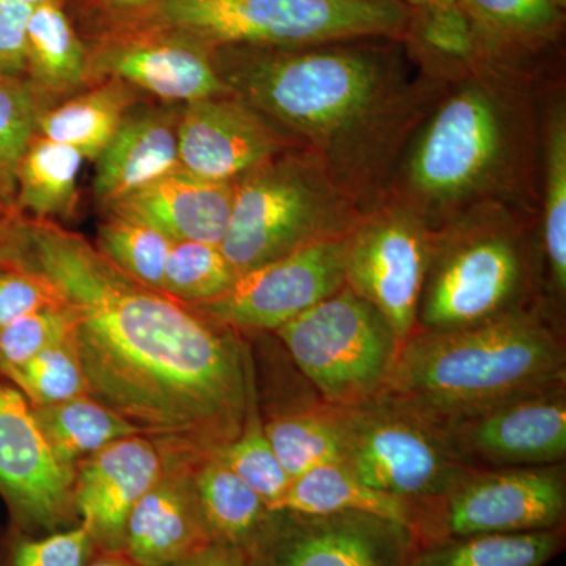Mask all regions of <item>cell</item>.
Segmentation results:
<instances>
[{
  "instance_id": "6da1fadb",
  "label": "cell",
  "mask_w": 566,
  "mask_h": 566,
  "mask_svg": "<svg viewBox=\"0 0 566 566\" xmlns=\"http://www.w3.org/2000/svg\"><path fill=\"white\" fill-rule=\"evenodd\" d=\"M0 263L55 286L92 397L159 449L197 464L241 433L255 374L238 331L129 277L50 221L10 211L0 223Z\"/></svg>"
},
{
  "instance_id": "7a4b0ae2",
  "label": "cell",
  "mask_w": 566,
  "mask_h": 566,
  "mask_svg": "<svg viewBox=\"0 0 566 566\" xmlns=\"http://www.w3.org/2000/svg\"><path fill=\"white\" fill-rule=\"evenodd\" d=\"M210 52L226 87L315 156L363 214L386 199L406 145L458 76L394 39Z\"/></svg>"
},
{
  "instance_id": "3957f363",
  "label": "cell",
  "mask_w": 566,
  "mask_h": 566,
  "mask_svg": "<svg viewBox=\"0 0 566 566\" xmlns=\"http://www.w3.org/2000/svg\"><path fill=\"white\" fill-rule=\"evenodd\" d=\"M538 77L471 66L406 145L386 199L431 230L485 203L538 221L543 107Z\"/></svg>"
},
{
  "instance_id": "277c9868",
  "label": "cell",
  "mask_w": 566,
  "mask_h": 566,
  "mask_svg": "<svg viewBox=\"0 0 566 566\" xmlns=\"http://www.w3.org/2000/svg\"><path fill=\"white\" fill-rule=\"evenodd\" d=\"M566 379L565 333L538 307L453 331H416L382 394L434 422Z\"/></svg>"
},
{
  "instance_id": "5b68a950",
  "label": "cell",
  "mask_w": 566,
  "mask_h": 566,
  "mask_svg": "<svg viewBox=\"0 0 566 566\" xmlns=\"http://www.w3.org/2000/svg\"><path fill=\"white\" fill-rule=\"evenodd\" d=\"M536 219L501 203L433 230L417 331H453L536 307Z\"/></svg>"
},
{
  "instance_id": "8992f818",
  "label": "cell",
  "mask_w": 566,
  "mask_h": 566,
  "mask_svg": "<svg viewBox=\"0 0 566 566\" xmlns=\"http://www.w3.org/2000/svg\"><path fill=\"white\" fill-rule=\"evenodd\" d=\"M221 249L238 275L304 245L348 237L363 218L311 153L294 148L233 181Z\"/></svg>"
},
{
  "instance_id": "52a82bcc",
  "label": "cell",
  "mask_w": 566,
  "mask_h": 566,
  "mask_svg": "<svg viewBox=\"0 0 566 566\" xmlns=\"http://www.w3.org/2000/svg\"><path fill=\"white\" fill-rule=\"evenodd\" d=\"M137 20L181 33L211 51L405 40L409 11L401 0H158Z\"/></svg>"
},
{
  "instance_id": "ba28073f",
  "label": "cell",
  "mask_w": 566,
  "mask_h": 566,
  "mask_svg": "<svg viewBox=\"0 0 566 566\" xmlns=\"http://www.w3.org/2000/svg\"><path fill=\"white\" fill-rule=\"evenodd\" d=\"M333 408L342 463L375 490L431 506L471 469L433 420L389 395Z\"/></svg>"
},
{
  "instance_id": "9c48e42d",
  "label": "cell",
  "mask_w": 566,
  "mask_h": 566,
  "mask_svg": "<svg viewBox=\"0 0 566 566\" xmlns=\"http://www.w3.org/2000/svg\"><path fill=\"white\" fill-rule=\"evenodd\" d=\"M274 334L318 397L333 406L381 394L403 344L385 316L346 285Z\"/></svg>"
},
{
  "instance_id": "30bf717a",
  "label": "cell",
  "mask_w": 566,
  "mask_h": 566,
  "mask_svg": "<svg viewBox=\"0 0 566 566\" xmlns=\"http://www.w3.org/2000/svg\"><path fill=\"white\" fill-rule=\"evenodd\" d=\"M565 463L469 469L431 505L427 542L564 526Z\"/></svg>"
},
{
  "instance_id": "8fae6325",
  "label": "cell",
  "mask_w": 566,
  "mask_h": 566,
  "mask_svg": "<svg viewBox=\"0 0 566 566\" xmlns=\"http://www.w3.org/2000/svg\"><path fill=\"white\" fill-rule=\"evenodd\" d=\"M433 248V230L405 205L385 199L348 234L345 285L374 305L401 342L417 312Z\"/></svg>"
},
{
  "instance_id": "7c38bea8",
  "label": "cell",
  "mask_w": 566,
  "mask_h": 566,
  "mask_svg": "<svg viewBox=\"0 0 566 566\" xmlns=\"http://www.w3.org/2000/svg\"><path fill=\"white\" fill-rule=\"evenodd\" d=\"M415 532L364 513L271 510L244 547L248 566H409Z\"/></svg>"
},
{
  "instance_id": "4fadbf2b",
  "label": "cell",
  "mask_w": 566,
  "mask_h": 566,
  "mask_svg": "<svg viewBox=\"0 0 566 566\" xmlns=\"http://www.w3.org/2000/svg\"><path fill=\"white\" fill-rule=\"evenodd\" d=\"M434 423L471 469L565 463L566 379Z\"/></svg>"
},
{
  "instance_id": "5bb4252c",
  "label": "cell",
  "mask_w": 566,
  "mask_h": 566,
  "mask_svg": "<svg viewBox=\"0 0 566 566\" xmlns=\"http://www.w3.org/2000/svg\"><path fill=\"white\" fill-rule=\"evenodd\" d=\"M348 237L304 245L238 275L222 296L189 305L234 331H274L345 286Z\"/></svg>"
},
{
  "instance_id": "9a60e30c",
  "label": "cell",
  "mask_w": 566,
  "mask_h": 566,
  "mask_svg": "<svg viewBox=\"0 0 566 566\" xmlns=\"http://www.w3.org/2000/svg\"><path fill=\"white\" fill-rule=\"evenodd\" d=\"M91 73L169 103L188 104L232 93L212 65L210 50L140 20L123 22L102 36L91 50Z\"/></svg>"
},
{
  "instance_id": "2e32d148",
  "label": "cell",
  "mask_w": 566,
  "mask_h": 566,
  "mask_svg": "<svg viewBox=\"0 0 566 566\" xmlns=\"http://www.w3.org/2000/svg\"><path fill=\"white\" fill-rule=\"evenodd\" d=\"M74 471L59 463L32 406L0 382V493L21 527L55 528L74 510Z\"/></svg>"
},
{
  "instance_id": "e0dca14e",
  "label": "cell",
  "mask_w": 566,
  "mask_h": 566,
  "mask_svg": "<svg viewBox=\"0 0 566 566\" xmlns=\"http://www.w3.org/2000/svg\"><path fill=\"white\" fill-rule=\"evenodd\" d=\"M294 148L296 142L233 93L182 104L178 158L199 177L234 181Z\"/></svg>"
},
{
  "instance_id": "ac0fdd59",
  "label": "cell",
  "mask_w": 566,
  "mask_h": 566,
  "mask_svg": "<svg viewBox=\"0 0 566 566\" xmlns=\"http://www.w3.org/2000/svg\"><path fill=\"white\" fill-rule=\"evenodd\" d=\"M166 471L163 450L145 434L104 447L74 474V510L96 549L123 553L128 517Z\"/></svg>"
},
{
  "instance_id": "d6986e66",
  "label": "cell",
  "mask_w": 566,
  "mask_h": 566,
  "mask_svg": "<svg viewBox=\"0 0 566 566\" xmlns=\"http://www.w3.org/2000/svg\"><path fill=\"white\" fill-rule=\"evenodd\" d=\"M460 3L471 32V66L539 77L547 59L564 39L565 11L551 0H460Z\"/></svg>"
},
{
  "instance_id": "ffe728a7",
  "label": "cell",
  "mask_w": 566,
  "mask_h": 566,
  "mask_svg": "<svg viewBox=\"0 0 566 566\" xmlns=\"http://www.w3.org/2000/svg\"><path fill=\"white\" fill-rule=\"evenodd\" d=\"M233 192V181L208 180L178 167L118 200L109 212L147 223L172 241L221 245Z\"/></svg>"
},
{
  "instance_id": "44dd1931",
  "label": "cell",
  "mask_w": 566,
  "mask_h": 566,
  "mask_svg": "<svg viewBox=\"0 0 566 566\" xmlns=\"http://www.w3.org/2000/svg\"><path fill=\"white\" fill-rule=\"evenodd\" d=\"M192 469L177 461L134 506L123 545L134 565L170 566L212 542L197 502Z\"/></svg>"
},
{
  "instance_id": "7402d4cb",
  "label": "cell",
  "mask_w": 566,
  "mask_h": 566,
  "mask_svg": "<svg viewBox=\"0 0 566 566\" xmlns=\"http://www.w3.org/2000/svg\"><path fill=\"white\" fill-rule=\"evenodd\" d=\"M177 107L134 106L96 158L93 191L104 208L180 167Z\"/></svg>"
},
{
  "instance_id": "603a6c76",
  "label": "cell",
  "mask_w": 566,
  "mask_h": 566,
  "mask_svg": "<svg viewBox=\"0 0 566 566\" xmlns=\"http://www.w3.org/2000/svg\"><path fill=\"white\" fill-rule=\"evenodd\" d=\"M539 230L536 232V307L565 333L566 107L564 96L543 107Z\"/></svg>"
},
{
  "instance_id": "cb8c5ba5",
  "label": "cell",
  "mask_w": 566,
  "mask_h": 566,
  "mask_svg": "<svg viewBox=\"0 0 566 566\" xmlns=\"http://www.w3.org/2000/svg\"><path fill=\"white\" fill-rule=\"evenodd\" d=\"M274 510L307 515L352 512L385 517L415 532L417 543L423 542L430 523V506L365 485L342 461L318 465L294 479Z\"/></svg>"
},
{
  "instance_id": "d4e9b609",
  "label": "cell",
  "mask_w": 566,
  "mask_h": 566,
  "mask_svg": "<svg viewBox=\"0 0 566 566\" xmlns=\"http://www.w3.org/2000/svg\"><path fill=\"white\" fill-rule=\"evenodd\" d=\"M136 104L137 95L132 85L106 80L69 102L46 107L36 122V134L76 148L85 159L96 161Z\"/></svg>"
},
{
  "instance_id": "484cf974",
  "label": "cell",
  "mask_w": 566,
  "mask_h": 566,
  "mask_svg": "<svg viewBox=\"0 0 566 566\" xmlns=\"http://www.w3.org/2000/svg\"><path fill=\"white\" fill-rule=\"evenodd\" d=\"M92 76L91 50L74 31L61 0L41 3L32 11L25 48V80L44 98L66 93Z\"/></svg>"
},
{
  "instance_id": "4316f807",
  "label": "cell",
  "mask_w": 566,
  "mask_h": 566,
  "mask_svg": "<svg viewBox=\"0 0 566 566\" xmlns=\"http://www.w3.org/2000/svg\"><path fill=\"white\" fill-rule=\"evenodd\" d=\"M84 161L76 148L36 134L18 166L13 211L31 212L39 221L73 216Z\"/></svg>"
},
{
  "instance_id": "83f0119b",
  "label": "cell",
  "mask_w": 566,
  "mask_h": 566,
  "mask_svg": "<svg viewBox=\"0 0 566 566\" xmlns=\"http://www.w3.org/2000/svg\"><path fill=\"white\" fill-rule=\"evenodd\" d=\"M192 482L212 542L244 549L270 515L266 502L218 453L193 465Z\"/></svg>"
},
{
  "instance_id": "f1b7e54d",
  "label": "cell",
  "mask_w": 566,
  "mask_h": 566,
  "mask_svg": "<svg viewBox=\"0 0 566 566\" xmlns=\"http://www.w3.org/2000/svg\"><path fill=\"white\" fill-rule=\"evenodd\" d=\"M565 545L564 526L419 543L409 566H545Z\"/></svg>"
},
{
  "instance_id": "f546056e",
  "label": "cell",
  "mask_w": 566,
  "mask_h": 566,
  "mask_svg": "<svg viewBox=\"0 0 566 566\" xmlns=\"http://www.w3.org/2000/svg\"><path fill=\"white\" fill-rule=\"evenodd\" d=\"M32 411L52 453L71 471L80 458L91 457L118 439L144 434L136 424L92 395L40 408L32 406Z\"/></svg>"
},
{
  "instance_id": "4dcf8cb0",
  "label": "cell",
  "mask_w": 566,
  "mask_h": 566,
  "mask_svg": "<svg viewBox=\"0 0 566 566\" xmlns=\"http://www.w3.org/2000/svg\"><path fill=\"white\" fill-rule=\"evenodd\" d=\"M264 431L292 482L318 465L342 461V439L333 405L322 398L305 408L271 417Z\"/></svg>"
},
{
  "instance_id": "1f68e13d",
  "label": "cell",
  "mask_w": 566,
  "mask_h": 566,
  "mask_svg": "<svg viewBox=\"0 0 566 566\" xmlns=\"http://www.w3.org/2000/svg\"><path fill=\"white\" fill-rule=\"evenodd\" d=\"M409 11L406 46L420 59L458 73L472 63V40L460 0H401Z\"/></svg>"
},
{
  "instance_id": "d6a6232c",
  "label": "cell",
  "mask_w": 566,
  "mask_h": 566,
  "mask_svg": "<svg viewBox=\"0 0 566 566\" xmlns=\"http://www.w3.org/2000/svg\"><path fill=\"white\" fill-rule=\"evenodd\" d=\"M25 77L0 73V205L13 211L17 170L46 102Z\"/></svg>"
},
{
  "instance_id": "836d02e7",
  "label": "cell",
  "mask_w": 566,
  "mask_h": 566,
  "mask_svg": "<svg viewBox=\"0 0 566 566\" xmlns=\"http://www.w3.org/2000/svg\"><path fill=\"white\" fill-rule=\"evenodd\" d=\"M174 241L144 222L109 212L99 226L96 249L137 282L163 293L164 271Z\"/></svg>"
},
{
  "instance_id": "e575fe53",
  "label": "cell",
  "mask_w": 566,
  "mask_h": 566,
  "mask_svg": "<svg viewBox=\"0 0 566 566\" xmlns=\"http://www.w3.org/2000/svg\"><path fill=\"white\" fill-rule=\"evenodd\" d=\"M218 455L266 502L270 510L279 505L292 485V479L282 468L264 431L255 382L249 392L248 412L241 433L229 446L223 447Z\"/></svg>"
},
{
  "instance_id": "d590c367",
  "label": "cell",
  "mask_w": 566,
  "mask_h": 566,
  "mask_svg": "<svg viewBox=\"0 0 566 566\" xmlns=\"http://www.w3.org/2000/svg\"><path fill=\"white\" fill-rule=\"evenodd\" d=\"M237 279L221 245L174 241L164 271L163 293L186 305L210 303Z\"/></svg>"
},
{
  "instance_id": "8d00e7d4",
  "label": "cell",
  "mask_w": 566,
  "mask_h": 566,
  "mask_svg": "<svg viewBox=\"0 0 566 566\" xmlns=\"http://www.w3.org/2000/svg\"><path fill=\"white\" fill-rule=\"evenodd\" d=\"M2 376L21 390L33 408L91 395L73 335L48 346L29 363Z\"/></svg>"
},
{
  "instance_id": "74e56055",
  "label": "cell",
  "mask_w": 566,
  "mask_h": 566,
  "mask_svg": "<svg viewBox=\"0 0 566 566\" xmlns=\"http://www.w3.org/2000/svg\"><path fill=\"white\" fill-rule=\"evenodd\" d=\"M95 553L82 526L41 538L11 534L0 539V566H87Z\"/></svg>"
},
{
  "instance_id": "f35d334b",
  "label": "cell",
  "mask_w": 566,
  "mask_h": 566,
  "mask_svg": "<svg viewBox=\"0 0 566 566\" xmlns=\"http://www.w3.org/2000/svg\"><path fill=\"white\" fill-rule=\"evenodd\" d=\"M70 335H73V318L65 304L7 324L0 329V375L21 367Z\"/></svg>"
},
{
  "instance_id": "ab89813d",
  "label": "cell",
  "mask_w": 566,
  "mask_h": 566,
  "mask_svg": "<svg viewBox=\"0 0 566 566\" xmlns=\"http://www.w3.org/2000/svg\"><path fill=\"white\" fill-rule=\"evenodd\" d=\"M61 305V293L46 279L0 263V329L22 316Z\"/></svg>"
},
{
  "instance_id": "60d3db41",
  "label": "cell",
  "mask_w": 566,
  "mask_h": 566,
  "mask_svg": "<svg viewBox=\"0 0 566 566\" xmlns=\"http://www.w3.org/2000/svg\"><path fill=\"white\" fill-rule=\"evenodd\" d=\"M33 7L22 0H0V73L25 77V48Z\"/></svg>"
},
{
  "instance_id": "b9f144b4",
  "label": "cell",
  "mask_w": 566,
  "mask_h": 566,
  "mask_svg": "<svg viewBox=\"0 0 566 566\" xmlns=\"http://www.w3.org/2000/svg\"><path fill=\"white\" fill-rule=\"evenodd\" d=\"M170 566H248L244 551L229 543L211 542Z\"/></svg>"
},
{
  "instance_id": "7bdbcfd3",
  "label": "cell",
  "mask_w": 566,
  "mask_h": 566,
  "mask_svg": "<svg viewBox=\"0 0 566 566\" xmlns=\"http://www.w3.org/2000/svg\"><path fill=\"white\" fill-rule=\"evenodd\" d=\"M158 0H99V3L118 18V24L144 17Z\"/></svg>"
},
{
  "instance_id": "ee69618b",
  "label": "cell",
  "mask_w": 566,
  "mask_h": 566,
  "mask_svg": "<svg viewBox=\"0 0 566 566\" xmlns=\"http://www.w3.org/2000/svg\"><path fill=\"white\" fill-rule=\"evenodd\" d=\"M87 566H137L123 553H109V551L96 549L95 556Z\"/></svg>"
},
{
  "instance_id": "f6af8a7d",
  "label": "cell",
  "mask_w": 566,
  "mask_h": 566,
  "mask_svg": "<svg viewBox=\"0 0 566 566\" xmlns=\"http://www.w3.org/2000/svg\"><path fill=\"white\" fill-rule=\"evenodd\" d=\"M22 2H25L28 6H31L33 9H35V7L41 6V3L51 2V0H22Z\"/></svg>"
},
{
  "instance_id": "bcb514c9",
  "label": "cell",
  "mask_w": 566,
  "mask_h": 566,
  "mask_svg": "<svg viewBox=\"0 0 566 566\" xmlns=\"http://www.w3.org/2000/svg\"><path fill=\"white\" fill-rule=\"evenodd\" d=\"M551 2H553L554 6L558 7V9L565 11V9H566V0H551Z\"/></svg>"
},
{
  "instance_id": "7dc6e473",
  "label": "cell",
  "mask_w": 566,
  "mask_h": 566,
  "mask_svg": "<svg viewBox=\"0 0 566 566\" xmlns=\"http://www.w3.org/2000/svg\"><path fill=\"white\" fill-rule=\"evenodd\" d=\"M9 211L10 210H7L6 207H2V205H0V223H2L3 219L7 218V214H9Z\"/></svg>"
}]
</instances>
